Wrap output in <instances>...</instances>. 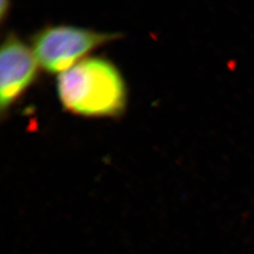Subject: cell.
<instances>
[{
	"instance_id": "cell-3",
	"label": "cell",
	"mask_w": 254,
	"mask_h": 254,
	"mask_svg": "<svg viewBox=\"0 0 254 254\" xmlns=\"http://www.w3.org/2000/svg\"><path fill=\"white\" fill-rule=\"evenodd\" d=\"M0 68V106L3 113L33 82L36 60L22 41L9 36L2 45Z\"/></svg>"
},
{
	"instance_id": "cell-1",
	"label": "cell",
	"mask_w": 254,
	"mask_h": 254,
	"mask_svg": "<svg viewBox=\"0 0 254 254\" xmlns=\"http://www.w3.org/2000/svg\"><path fill=\"white\" fill-rule=\"evenodd\" d=\"M57 89L67 111L85 116H117L125 111L126 87L115 65L89 58L61 72Z\"/></svg>"
},
{
	"instance_id": "cell-2",
	"label": "cell",
	"mask_w": 254,
	"mask_h": 254,
	"mask_svg": "<svg viewBox=\"0 0 254 254\" xmlns=\"http://www.w3.org/2000/svg\"><path fill=\"white\" fill-rule=\"evenodd\" d=\"M118 37L117 34L57 26L47 27L36 34L32 46L40 65L53 73L64 72L86 54Z\"/></svg>"
},
{
	"instance_id": "cell-4",
	"label": "cell",
	"mask_w": 254,
	"mask_h": 254,
	"mask_svg": "<svg viewBox=\"0 0 254 254\" xmlns=\"http://www.w3.org/2000/svg\"><path fill=\"white\" fill-rule=\"evenodd\" d=\"M7 2H5V1H2L1 2V17L3 18V16H4L5 13H6V10L7 9Z\"/></svg>"
}]
</instances>
